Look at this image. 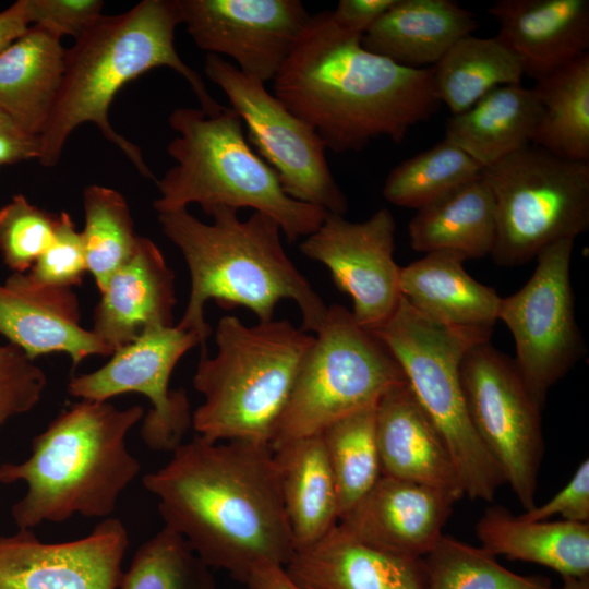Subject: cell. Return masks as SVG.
<instances>
[{
    "mask_svg": "<svg viewBox=\"0 0 589 589\" xmlns=\"http://www.w3.org/2000/svg\"><path fill=\"white\" fill-rule=\"evenodd\" d=\"M371 332L392 353L414 398L444 440L465 496L492 502L506 479L473 429L460 381L465 354L476 344L490 340L491 329L432 322L401 297L393 315Z\"/></svg>",
    "mask_w": 589,
    "mask_h": 589,
    "instance_id": "8",
    "label": "cell"
},
{
    "mask_svg": "<svg viewBox=\"0 0 589 589\" xmlns=\"http://www.w3.org/2000/svg\"><path fill=\"white\" fill-rule=\"evenodd\" d=\"M495 229L493 194L481 176L418 209L408 236L414 251H452L470 260L491 255Z\"/></svg>",
    "mask_w": 589,
    "mask_h": 589,
    "instance_id": "30",
    "label": "cell"
},
{
    "mask_svg": "<svg viewBox=\"0 0 589 589\" xmlns=\"http://www.w3.org/2000/svg\"><path fill=\"white\" fill-rule=\"evenodd\" d=\"M80 321L72 288L40 285L27 273H12L0 283V335L32 360L64 352L76 366L89 356H111L113 350Z\"/></svg>",
    "mask_w": 589,
    "mask_h": 589,
    "instance_id": "19",
    "label": "cell"
},
{
    "mask_svg": "<svg viewBox=\"0 0 589 589\" xmlns=\"http://www.w3.org/2000/svg\"><path fill=\"white\" fill-rule=\"evenodd\" d=\"M375 409L376 406L347 416L320 434L336 484L339 519L382 476Z\"/></svg>",
    "mask_w": 589,
    "mask_h": 589,
    "instance_id": "33",
    "label": "cell"
},
{
    "mask_svg": "<svg viewBox=\"0 0 589 589\" xmlns=\"http://www.w3.org/2000/svg\"><path fill=\"white\" fill-rule=\"evenodd\" d=\"M466 259L452 251H434L401 267V297L432 322L459 328L491 329L501 297L464 267Z\"/></svg>",
    "mask_w": 589,
    "mask_h": 589,
    "instance_id": "25",
    "label": "cell"
},
{
    "mask_svg": "<svg viewBox=\"0 0 589 589\" xmlns=\"http://www.w3.org/2000/svg\"><path fill=\"white\" fill-rule=\"evenodd\" d=\"M532 91L543 112L531 144L589 163V52L536 81Z\"/></svg>",
    "mask_w": 589,
    "mask_h": 589,
    "instance_id": "32",
    "label": "cell"
},
{
    "mask_svg": "<svg viewBox=\"0 0 589 589\" xmlns=\"http://www.w3.org/2000/svg\"><path fill=\"white\" fill-rule=\"evenodd\" d=\"M532 88L498 86L445 123V137L483 168L530 145L542 117Z\"/></svg>",
    "mask_w": 589,
    "mask_h": 589,
    "instance_id": "29",
    "label": "cell"
},
{
    "mask_svg": "<svg viewBox=\"0 0 589 589\" xmlns=\"http://www.w3.org/2000/svg\"><path fill=\"white\" fill-rule=\"evenodd\" d=\"M375 429L382 476L442 490L456 501L465 496L444 440L407 383L377 402Z\"/></svg>",
    "mask_w": 589,
    "mask_h": 589,
    "instance_id": "22",
    "label": "cell"
},
{
    "mask_svg": "<svg viewBox=\"0 0 589 589\" xmlns=\"http://www.w3.org/2000/svg\"><path fill=\"white\" fill-rule=\"evenodd\" d=\"M562 578H563V584L560 588L550 587L549 589H589V576H584V577L566 576Z\"/></svg>",
    "mask_w": 589,
    "mask_h": 589,
    "instance_id": "47",
    "label": "cell"
},
{
    "mask_svg": "<svg viewBox=\"0 0 589 589\" xmlns=\"http://www.w3.org/2000/svg\"><path fill=\"white\" fill-rule=\"evenodd\" d=\"M179 24L178 0H142L125 12L103 14L65 49L60 92L39 135L40 165L56 166L71 133L83 123H94L143 177L156 182L140 147L109 121V108L119 91L152 69L166 67L188 82L207 115L215 116L225 108L179 56L175 46Z\"/></svg>",
    "mask_w": 589,
    "mask_h": 589,
    "instance_id": "3",
    "label": "cell"
},
{
    "mask_svg": "<svg viewBox=\"0 0 589 589\" xmlns=\"http://www.w3.org/2000/svg\"><path fill=\"white\" fill-rule=\"evenodd\" d=\"M313 339L286 318L248 326L235 315L223 316L215 330L217 352L202 353L193 376L204 398L192 413L197 435L269 444Z\"/></svg>",
    "mask_w": 589,
    "mask_h": 589,
    "instance_id": "7",
    "label": "cell"
},
{
    "mask_svg": "<svg viewBox=\"0 0 589 589\" xmlns=\"http://www.w3.org/2000/svg\"><path fill=\"white\" fill-rule=\"evenodd\" d=\"M574 244L565 239L543 249L529 280L498 308L497 320L515 341L514 361L542 406L550 388L586 354L570 281Z\"/></svg>",
    "mask_w": 589,
    "mask_h": 589,
    "instance_id": "13",
    "label": "cell"
},
{
    "mask_svg": "<svg viewBox=\"0 0 589 589\" xmlns=\"http://www.w3.org/2000/svg\"><path fill=\"white\" fill-rule=\"evenodd\" d=\"M57 216L16 194L0 208V254L13 273H26L53 239Z\"/></svg>",
    "mask_w": 589,
    "mask_h": 589,
    "instance_id": "38",
    "label": "cell"
},
{
    "mask_svg": "<svg viewBox=\"0 0 589 589\" xmlns=\"http://www.w3.org/2000/svg\"><path fill=\"white\" fill-rule=\"evenodd\" d=\"M87 272L81 231L67 212L57 216L53 239L28 271L29 277L45 286H80Z\"/></svg>",
    "mask_w": 589,
    "mask_h": 589,
    "instance_id": "39",
    "label": "cell"
},
{
    "mask_svg": "<svg viewBox=\"0 0 589 589\" xmlns=\"http://www.w3.org/2000/svg\"><path fill=\"white\" fill-rule=\"evenodd\" d=\"M273 452L297 552L314 545L337 526L336 484L320 434L286 442Z\"/></svg>",
    "mask_w": 589,
    "mask_h": 589,
    "instance_id": "27",
    "label": "cell"
},
{
    "mask_svg": "<svg viewBox=\"0 0 589 589\" xmlns=\"http://www.w3.org/2000/svg\"><path fill=\"white\" fill-rule=\"evenodd\" d=\"M118 589H220L184 538L164 526L134 553Z\"/></svg>",
    "mask_w": 589,
    "mask_h": 589,
    "instance_id": "37",
    "label": "cell"
},
{
    "mask_svg": "<svg viewBox=\"0 0 589 589\" xmlns=\"http://www.w3.org/2000/svg\"><path fill=\"white\" fill-rule=\"evenodd\" d=\"M168 123L178 133L167 145L176 165L156 180L157 213L192 203L205 213L216 206L252 208L276 220L289 242L308 237L323 223L328 212L284 191L277 173L251 147L232 108L209 116L201 108L179 107Z\"/></svg>",
    "mask_w": 589,
    "mask_h": 589,
    "instance_id": "6",
    "label": "cell"
},
{
    "mask_svg": "<svg viewBox=\"0 0 589 589\" xmlns=\"http://www.w3.org/2000/svg\"><path fill=\"white\" fill-rule=\"evenodd\" d=\"M303 589H426L422 557L384 551L337 526L285 566Z\"/></svg>",
    "mask_w": 589,
    "mask_h": 589,
    "instance_id": "23",
    "label": "cell"
},
{
    "mask_svg": "<svg viewBox=\"0 0 589 589\" xmlns=\"http://www.w3.org/2000/svg\"><path fill=\"white\" fill-rule=\"evenodd\" d=\"M128 546V531L118 518L59 543L19 529L0 536V589H118Z\"/></svg>",
    "mask_w": 589,
    "mask_h": 589,
    "instance_id": "17",
    "label": "cell"
},
{
    "mask_svg": "<svg viewBox=\"0 0 589 589\" xmlns=\"http://www.w3.org/2000/svg\"><path fill=\"white\" fill-rule=\"evenodd\" d=\"M143 414L139 405L119 409L109 401L81 399L33 438L28 458L0 465V482L26 484L11 508L16 527L32 530L75 514L111 515L141 470L125 440Z\"/></svg>",
    "mask_w": 589,
    "mask_h": 589,
    "instance_id": "5",
    "label": "cell"
},
{
    "mask_svg": "<svg viewBox=\"0 0 589 589\" xmlns=\"http://www.w3.org/2000/svg\"><path fill=\"white\" fill-rule=\"evenodd\" d=\"M166 527L212 568L247 581L296 553L269 444L209 442L196 435L143 478Z\"/></svg>",
    "mask_w": 589,
    "mask_h": 589,
    "instance_id": "1",
    "label": "cell"
},
{
    "mask_svg": "<svg viewBox=\"0 0 589 589\" xmlns=\"http://www.w3.org/2000/svg\"><path fill=\"white\" fill-rule=\"evenodd\" d=\"M395 232L396 221L387 208L363 221L327 213L300 243L301 253L326 266L336 287L351 297L354 321L370 332L393 315L401 298Z\"/></svg>",
    "mask_w": 589,
    "mask_h": 589,
    "instance_id": "15",
    "label": "cell"
},
{
    "mask_svg": "<svg viewBox=\"0 0 589 589\" xmlns=\"http://www.w3.org/2000/svg\"><path fill=\"white\" fill-rule=\"evenodd\" d=\"M64 69L61 39L29 26L0 52V108L39 137L55 108Z\"/></svg>",
    "mask_w": 589,
    "mask_h": 589,
    "instance_id": "26",
    "label": "cell"
},
{
    "mask_svg": "<svg viewBox=\"0 0 589 589\" xmlns=\"http://www.w3.org/2000/svg\"><path fill=\"white\" fill-rule=\"evenodd\" d=\"M396 0H340L329 10L332 20L340 28L364 35Z\"/></svg>",
    "mask_w": 589,
    "mask_h": 589,
    "instance_id": "43",
    "label": "cell"
},
{
    "mask_svg": "<svg viewBox=\"0 0 589 589\" xmlns=\"http://www.w3.org/2000/svg\"><path fill=\"white\" fill-rule=\"evenodd\" d=\"M181 24L207 53L230 57L245 75L274 80L310 22L298 0H178Z\"/></svg>",
    "mask_w": 589,
    "mask_h": 589,
    "instance_id": "16",
    "label": "cell"
},
{
    "mask_svg": "<svg viewBox=\"0 0 589 589\" xmlns=\"http://www.w3.org/2000/svg\"><path fill=\"white\" fill-rule=\"evenodd\" d=\"M202 341L194 332L177 326L153 328L113 351L101 368L73 376L68 393L85 400L108 401L125 394L146 396L151 409L140 435L156 452H173L192 426L191 405L184 389H170L178 361Z\"/></svg>",
    "mask_w": 589,
    "mask_h": 589,
    "instance_id": "14",
    "label": "cell"
},
{
    "mask_svg": "<svg viewBox=\"0 0 589 589\" xmlns=\"http://www.w3.org/2000/svg\"><path fill=\"white\" fill-rule=\"evenodd\" d=\"M47 385L43 369L12 344L0 345V429L32 410Z\"/></svg>",
    "mask_w": 589,
    "mask_h": 589,
    "instance_id": "40",
    "label": "cell"
},
{
    "mask_svg": "<svg viewBox=\"0 0 589 589\" xmlns=\"http://www.w3.org/2000/svg\"><path fill=\"white\" fill-rule=\"evenodd\" d=\"M495 208L494 263L514 267L589 228V163L530 144L485 167Z\"/></svg>",
    "mask_w": 589,
    "mask_h": 589,
    "instance_id": "10",
    "label": "cell"
},
{
    "mask_svg": "<svg viewBox=\"0 0 589 589\" xmlns=\"http://www.w3.org/2000/svg\"><path fill=\"white\" fill-rule=\"evenodd\" d=\"M455 502L442 490L381 476L338 526L374 548L421 558L443 534Z\"/></svg>",
    "mask_w": 589,
    "mask_h": 589,
    "instance_id": "18",
    "label": "cell"
},
{
    "mask_svg": "<svg viewBox=\"0 0 589 589\" xmlns=\"http://www.w3.org/2000/svg\"><path fill=\"white\" fill-rule=\"evenodd\" d=\"M39 137L25 132L0 108V165L39 158Z\"/></svg>",
    "mask_w": 589,
    "mask_h": 589,
    "instance_id": "44",
    "label": "cell"
},
{
    "mask_svg": "<svg viewBox=\"0 0 589 589\" xmlns=\"http://www.w3.org/2000/svg\"><path fill=\"white\" fill-rule=\"evenodd\" d=\"M406 383L384 344L334 303L299 368L269 445L318 435Z\"/></svg>",
    "mask_w": 589,
    "mask_h": 589,
    "instance_id": "9",
    "label": "cell"
},
{
    "mask_svg": "<svg viewBox=\"0 0 589 589\" xmlns=\"http://www.w3.org/2000/svg\"><path fill=\"white\" fill-rule=\"evenodd\" d=\"M483 167L446 139L418 153L387 175L384 199L399 207L420 209L442 195L480 178Z\"/></svg>",
    "mask_w": 589,
    "mask_h": 589,
    "instance_id": "35",
    "label": "cell"
},
{
    "mask_svg": "<svg viewBox=\"0 0 589 589\" xmlns=\"http://www.w3.org/2000/svg\"><path fill=\"white\" fill-rule=\"evenodd\" d=\"M244 586L247 589H303L279 565H264L254 569Z\"/></svg>",
    "mask_w": 589,
    "mask_h": 589,
    "instance_id": "45",
    "label": "cell"
},
{
    "mask_svg": "<svg viewBox=\"0 0 589 589\" xmlns=\"http://www.w3.org/2000/svg\"><path fill=\"white\" fill-rule=\"evenodd\" d=\"M431 70L434 95L453 115L498 86L521 84L525 76L519 59L496 36L460 38Z\"/></svg>",
    "mask_w": 589,
    "mask_h": 589,
    "instance_id": "31",
    "label": "cell"
},
{
    "mask_svg": "<svg viewBox=\"0 0 589 589\" xmlns=\"http://www.w3.org/2000/svg\"><path fill=\"white\" fill-rule=\"evenodd\" d=\"M560 515L563 520L589 522V460L577 467L568 483L541 506L525 510L520 516L528 520H549Z\"/></svg>",
    "mask_w": 589,
    "mask_h": 589,
    "instance_id": "42",
    "label": "cell"
},
{
    "mask_svg": "<svg viewBox=\"0 0 589 589\" xmlns=\"http://www.w3.org/2000/svg\"><path fill=\"white\" fill-rule=\"evenodd\" d=\"M29 27L24 2L19 0L0 12V52Z\"/></svg>",
    "mask_w": 589,
    "mask_h": 589,
    "instance_id": "46",
    "label": "cell"
},
{
    "mask_svg": "<svg viewBox=\"0 0 589 589\" xmlns=\"http://www.w3.org/2000/svg\"><path fill=\"white\" fill-rule=\"evenodd\" d=\"M176 302L173 271L157 244L140 236L100 292L91 330L115 351L149 329L173 326Z\"/></svg>",
    "mask_w": 589,
    "mask_h": 589,
    "instance_id": "20",
    "label": "cell"
},
{
    "mask_svg": "<svg viewBox=\"0 0 589 589\" xmlns=\"http://www.w3.org/2000/svg\"><path fill=\"white\" fill-rule=\"evenodd\" d=\"M83 208L85 226L81 237L86 267L101 292L112 274L132 256L140 236L127 200L112 188L85 187Z\"/></svg>",
    "mask_w": 589,
    "mask_h": 589,
    "instance_id": "34",
    "label": "cell"
},
{
    "mask_svg": "<svg viewBox=\"0 0 589 589\" xmlns=\"http://www.w3.org/2000/svg\"><path fill=\"white\" fill-rule=\"evenodd\" d=\"M476 533L494 556L543 565L562 577L589 576V522L528 520L495 505L480 517Z\"/></svg>",
    "mask_w": 589,
    "mask_h": 589,
    "instance_id": "28",
    "label": "cell"
},
{
    "mask_svg": "<svg viewBox=\"0 0 589 589\" xmlns=\"http://www.w3.org/2000/svg\"><path fill=\"white\" fill-rule=\"evenodd\" d=\"M478 26L476 15L453 0H396L361 43L399 65L425 69Z\"/></svg>",
    "mask_w": 589,
    "mask_h": 589,
    "instance_id": "24",
    "label": "cell"
},
{
    "mask_svg": "<svg viewBox=\"0 0 589 589\" xmlns=\"http://www.w3.org/2000/svg\"><path fill=\"white\" fill-rule=\"evenodd\" d=\"M28 24L58 38L81 37L101 15V0H23Z\"/></svg>",
    "mask_w": 589,
    "mask_h": 589,
    "instance_id": "41",
    "label": "cell"
},
{
    "mask_svg": "<svg viewBox=\"0 0 589 589\" xmlns=\"http://www.w3.org/2000/svg\"><path fill=\"white\" fill-rule=\"evenodd\" d=\"M361 40L329 11L311 15L273 80V94L336 154L362 151L381 136L401 143L441 106L431 68L399 65Z\"/></svg>",
    "mask_w": 589,
    "mask_h": 589,
    "instance_id": "2",
    "label": "cell"
},
{
    "mask_svg": "<svg viewBox=\"0 0 589 589\" xmlns=\"http://www.w3.org/2000/svg\"><path fill=\"white\" fill-rule=\"evenodd\" d=\"M460 381L477 435L500 465L524 510L531 509L544 452L543 406L528 388L514 359L490 340L467 351Z\"/></svg>",
    "mask_w": 589,
    "mask_h": 589,
    "instance_id": "11",
    "label": "cell"
},
{
    "mask_svg": "<svg viewBox=\"0 0 589 589\" xmlns=\"http://www.w3.org/2000/svg\"><path fill=\"white\" fill-rule=\"evenodd\" d=\"M204 73L227 96L247 127L248 142L277 173L284 191L293 200L344 216L348 200L330 171L317 132L264 83L223 57L207 53Z\"/></svg>",
    "mask_w": 589,
    "mask_h": 589,
    "instance_id": "12",
    "label": "cell"
},
{
    "mask_svg": "<svg viewBox=\"0 0 589 589\" xmlns=\"http://www.w3.org/2000/svg\"><path fill=\"white\" fill-rule=\"evenodd\" d=\"M496 37L536 81L589 52L588 0H498L488 9Z\"/></svg>",
    "mask_w": 589,
    "mask_h": 589,
    "instance_id": "21",
    "label": "cell"
},
{
    "mask_svg": "<svg viewBox=\"0 0 589 589\" xmlns=\"http://www.w3.org/2000/svg\"><path fill=\"white\" fill-rule=\"evenodd\" d=\"M206 214L211 224L188 208L158 213L161 231L182 253L191 280L189 300L176 326L197 334L206 353L212 333L204 317L208 300L245 306L259 322H267L276 305L289 299L299 306L300 328L316 334L328 306L285 252L277 221L259 212L241 220L238 211L225 206Z\"/></svg>",
    "mask_w": 589,
    "mask_h": 589,
    "instance_id": "4",
    "label": "cell"
},
{
    "mask_svg": "<svg viewBox=\"0 0 589 589\" xmlns=\"http://www.w3.org/2000/svg\"><path fill=\"white\" fill-rule=\"evenodd\" d=\"M426 589H549L550 581L516 574L484 550L442 534L422 557Z\"/></svg>",
    "mask_w": 589,
    "mask_h": 589,
    "instance_id": "36",
    "label": "cell"
}]
</instances>
